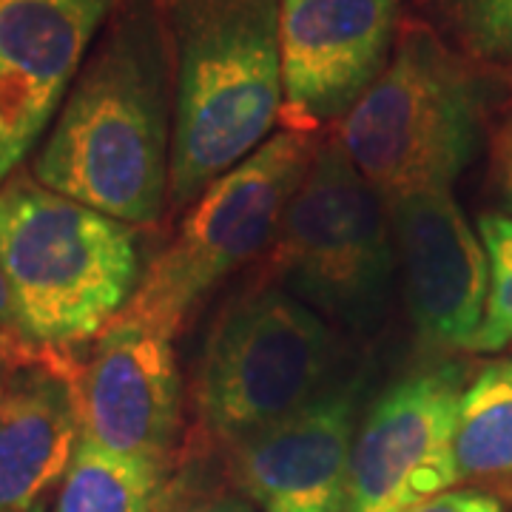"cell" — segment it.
Returning a JSON list of instances; mask_svg holds the SVG:
<instances>
[{
  "instance_id": "6da1fadb",
  "label": "cell",
  "mask_w": 512,
  "mask_h": 512,
  "mask_svg": "<svg viewBox=\"0 0 512 512\" xmlns=\"http://www.w3.org/2000/svg\"><path fill=\"white\" fill-rule=\"evenodd\" d=\"M168 46L154 0H123L111 12L37 151V183L126 225L160 220L174 131Z\"/></svg>"
},
{
  "instance_id": "7a4b0ae2",
  "label": "cell",
  "mask_w": 512,
  "mask_h": 512,
  "mask_svg": "<svg viewBox=\"0 0 512 512\" xmlns=\"http://www.w3.org/2000/svg\"><path fill=\"white\" fill-rule=\"evenodd\" d=\"M174 131L168 205L188 211L265 146L282 114L279 0H168Z\"/></svg>"
},
{
  "instance_id": "3957f363",
  "label": "cell",
  "mask_w": 512,
  "mask_h": 512,
  "mask_svg": "<svg viewBox=\"0 0 512 512\" xmlns=\"http://www.w3.org/2000/svg\"><path fill=\"white\" fill-rule=\"evenodd\" d=\"M0 265L20 333L60 353L109 328L143 276L131 225L26 174L0 188Z\"/></svg>"
},
{
  "instance_id": "277c9868",
  "label": "cell",
  "mask_w": 512,
  "mask_h": 512,
  "mask_svg": "<svg viewBox=\"0 0 512 512\" xmlns=\"http://www.w3.org/2000/svg\"><path fill=\"white\" fill-rule=\"evenodd\" d=\"M484 111L478 74L436 32L410 26L333 137L367 183L393 200L453 188L481 146Z\"/></svg>"
},
{
  "instance_id": "5b68a950",
  "label": "cell",
  "mask_w": 512,
  "mask_h": 512,
  "mask_svg": "<svg viewBox=\"0 0 512 512\" xmlns=\"http://www.w3.org/2000/svg\"><path fill=\"white\" fill-rule=\"evenodd\" d=\"M396 265L387 200L336 137L319 143L271 242L274 285L333 328L365 336L387 319Z\"/></svg>"
},
{
  "instance_id": "8992f818",
  "label": "cell",
  "mask_w": 512,
  "mask_h": 512,
  "mask_svg": "<svg viewBox=\"0 0 512 512\" xmlns=\"http://www.w3.org/2000/svg\"><path fill=\"white\" fill-rule=\"evenodd\" d=\"M316 148L311 131L285 128L208 185L114 322L174 339L225 276L271 248Z\"/></svg>"
},
{
  "instance_id": "52a82bcc",
  "label": "cell",
  "mask_w": 512,
  "mask_h": 512,
  "mask_svg": "<svg viewBox=\"0 0 512 512\" xmlns=\"http://www.w3.org/2000/svg\"><path fill=\"white\" fill-rule=\"evenodd\" d=\"M336 328L279 285L239 296L217 319L194 379V413L211 439L237 444L339 382Z\"/></svg>"
},
{
  "instance_id": "ba28073f",
  "label": "cell",
  "mask_w": 512,
  "mask_h": 512,
  "mask_svg": "<svg viewBox=\"0 0 512 512\" xmlns=\"http://www.w3.org/2000/svg\"><path fill=\"white\" fill-rule=\"evenodd\" d=\"M464 384L461 367L439 365L384 390L353 439L345 512H404L456 487L453 427Z\"/></svg>"
},
{
  "instance_id": "9c48e42d",
  "label": "cell",
  "mask_w": 512,
  "mask_h": 512,
  "mask_svg": "<svg viewBox=\"0 0 512 512\" xmlns=\"http://www.w3.org/2000/svg\"><path fill=\"white\" fill-rule=\"evenodd\" d=\"M399 18V0H279L288 128L342 123L387 69Z\"/></svg>"
},
{
  "instance_id": "30bf717a",
  "label": "cell",
  "mask_w": 512,
  "mask_h": 512,
  "mask_svg": "<svg viewBox=\"0 0 512 512\" xmlns=\"http://www.w3.org/2000/svg\"><path fill=\"white\" fill-rule=\"evenodd\" d=\"M120 0H0V188L52 126Z\"/></svg>"
},
{
  "instance_id": "8fae6325",
  "label": "cell",
  "mask_w": 512,
  "mask_h": 512,
  "mask_svg": "<svg viewBox=\"0 0 512 512\" xmlns=\"http://www.w3.org/2000/svg\"><path fill=\"white\" fill-rule=\"evenodd\" d=\"M365 379L328 387L291 416L231 444V478L256 512H345Z\"/></svg>"
},
{
  "instance_id": "7c38bea8",
  "label": "cell",
  "mask_w": 512,
  "mask_h": 512,
  "mask_svg": "<svg viewBox=\"0 0 512 512\" xmlns=\"http://www.w3.org/2000/svg\"><path fill=\"white\" fill-rule=\"evenodd\" d=\"M387 214L419 339L430 348L470 350L487 308L490 268L453 188L393 197Z\"/></svg>"
},
{
  "instance_id": "4fadbf2b",
  "label": "cell",
  "mask_w": 512,
  "mask_h": 512,
  "mask_svg": "<svg viewBox=\"0 0 512 512\" xmlns=\"http://www.w3.org/2000/svg\"><path fill=\"white\" fill-rule=\"evenodd\" d=\"M174 339L111 322L80 373L83 441L165 467L180 433Z\"/></svg>"
},
{
  "instance_id": "5bb4252c",
  "label": "cell",
  "mask_w": 512,
  "mask_h": 512,
  "mask_svg": "<svg viewBox=\"0 0 512 512\" xmlns=\"http://www.w3.org/2000/svg\"><path fill=\"white\" fill-rule=\"evenodd\" d=\"M83 439L80 376L60 350L20 345L0 359V512H32L63 481Z\"/></svg>"
},
{
  "instance_id": "9a60e30c",
  "label": "cell",
  "mask_w": 512,
  "mask_h": 512,
  "mask_svg": "<svg viewBox=\"0 0 512 512\" xmlns=\"http://www.w3.org/2000/svg\"><path fill=\"white\" fill-rule=\"evenodd\" d=\"M456 481L512 501V353L464 384L453 427Z\"/></svg>"
},
{
  "instance_id": "2e32d148",
  "label": "cell",
  "mask_w": 512,
  "mask_h": 512,
  "mask_svg": "<svg viewBox=\"0 0 512 512\" xmlns=\"http://www.w3.org/2000/svg\"><path fill=\"white\" fill-rule=\"evenodd\" d=\"M163 467L80 439L63 476L55 512H157Z\"/></svg>"
},
{
  "instance_id": "e0dca14e",
  "label": "cell",
  "mask_w": 512,
  "mask_h": 512,
  "mask_svg": "<svg viewBox=\"0 0 512 512\" xmlns=\"http://www.w3.org/2000/svg\"><path fill=\"white\" fill-rule=\"evenodd\" d=\"M478 237L487 251L490 291L481 328L470 350L498 353L512 345V217L484 214L478 220Z\"/></svg>"
},
{
  "instance_id": "ac0fdd59",
  "label": "cell",
  "mask_w": 512,
  "mask_h": 512,
  "mask_svg": "<svg viewBox=\"0 0 512 512\" xmlns=\"http://www.w3.org/2000/svg\"><path fill=\"white\" fill-rule=\"evenodd\" d=\"M461 46L478 60L512 57V0H444Z\"/></svg>"
},
{
  "instance_id": "d6986e66",
  "label": "cell",
  "mask_w": 512,
  "mask_h": 512,
  "mask_svg": "<svg viewBox=\"0 0 512 512\" xmlns=\"http://www.w3.org/2000/svg\"><path fill=\"white\" fill-rule=\"evenodd\" d=\"M404 512H507V504L495 495L473 487H453L421 501Z\"/></svg>"
},
{
  "instance_id": "ffe728a7",
  "label": "cell",
  "mask_w": 512,
  "mask_h": 512,
  "mask_svg": "<svg viewBox=\"0 0 512 512\" xmlns=\"http://www.w3.org/2000/svg\"><path fill=\"white\" fill-rule=\"evenodd\" d=\"M29 339L20 333L18 325V313H15V299H12V291H9V282H6V274H3V265H0V356L9 353V350L26 345Z\"/></svg>"
},
{
  "instance_id": "44dd1931",
  "label": "cell",
  "mask_w": 512,
  "mask_h": 512,
  "mask_svg": "<svg viewBox=\"0 0 512 512\" xmlns=\"http://www.w3.org/2000/svg\"><path fill=\"white\" fill-rule=\"evenodd\" d=\"M174 512H256L239 493H214L197 498Z\"/></svg>"
},
{
  "instance_id": "7402d4cb",
  "label": "cell",
  "mask_w": 512,
  "mask_h": 512,
  "mask_svg": "<svg viewBox=\"0 0 512 512\" xmlns=\"http://www.w3.org/2000/svg\"><path fill=\"white\" fill-rule=\"evenodd\" d=\"M495 183L498 191L504 197V205L510 208L512 214V123L501 137V146H498V157H495Z\"/></svg>"
},
{
  "instance_id": "603a6c76",
  "label": "cell",
  "mask_w": 512,
  "mask_h": 512,
  "mask_svg": "<svg viewBox=\"0 0 512 512\" xmlns=\"http://www.w3.org/2000/svg\"><path fill=\"white\" fill-rule=\"evenodd\" d=\"M26 345H29V342H26ZM15 350H18V348H15ZM9 353H12V350H9ZM3 356H6V353H3ZM3 356H0V359H3Z\"/></svg>"
}]
</instances>
